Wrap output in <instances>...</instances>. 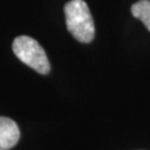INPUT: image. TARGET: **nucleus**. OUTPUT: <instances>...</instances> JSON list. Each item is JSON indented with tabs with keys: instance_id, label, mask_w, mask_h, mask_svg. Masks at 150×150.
<instances>
[{
	"instance_id": "20e7f679",
	"label": "nucleus",
	"mask_w": 150,
	"mask_h": 150,
	"mask_svg": "<svg viewBox=\"0 0 150 150\" xmlns=\"http://www.w3.org/2000/svg\"><path fill=\"white\" fill-rule=\"evenodd\" d=\"M131 13L134 18L144 22L150 31V0H139L131 7Z\"/></svg>"
},
{
	"instance_id": "f03ea898",
	"label": "nucleus",
	"mask_w": 150,
	"mask_h": 150,
	"mask_svg": "<svg viewBox=\"0 0 150 150\" xmlns=\"http://www.w3.org/2000/svg\"><path fill=\"white\" fill-rule=\"evenodd\" d=\"M12 50L18 59L40 75L50 71V64L46 51L37 40L29 36H19L12 42Z\"/></svg>"
},
{
	"instance_id": "f257e3e1",
	"label": "nucleus",
	"mask_w": 150,
	"mask_h": 150,
	"mask_svg": "<svg viewBox=\"0 0 150 150\" xmlns=\"http://www.w3.org/2000/svg\"><path fill=\"white\" fill-rule=\"evenodd\" d=\"M66 26L71 36L79 42L89 43L95 38V23L83 0H70L64 8Z\"/></svg>"
},
{
	"instance_id": "7ed1b4c3",
	"label": "nucleus",
	"mask_w": 150,
	"mask_h": 150,
	"mask_svg": "<svg viewBox=\"0 0 150 150\" xmlns=\"http://www.w3.org/2000/svg\"><path fill=\"white\" fill-rule=\"evenodd\" d=\"M19 138L20 130L18 125L8 117H0V150L13 148Z\"/></svg>"
}]
</instances>
